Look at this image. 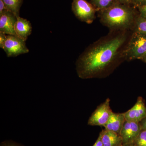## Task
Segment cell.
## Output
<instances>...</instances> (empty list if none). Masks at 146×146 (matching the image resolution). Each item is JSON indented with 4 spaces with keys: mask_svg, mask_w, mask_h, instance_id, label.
I'll return each mask as SVG.
<instances>
[{
    "mask_svg": "<svg viewBox=\"0 0 146 146\" xmlns=\"http://www.w3.org/2000/svg\"><path fill=\"white\" fill-rule=\"evenodd\" d=\"M129 30L112 31L87 47L76 62L80 78L104 77L124 59L123 52L130 36Z\"/></svg>",
    "mask_w": 146,
    "mask_h": 146,
    "instance_id": "6da1fadb",
    "label": "cell"
},
{
    "mask_svg": "<svg viewBox=\"0 0 146 146\" xmlns=\"http://www.w3.org/2000/svg\"><path fill=\"white\" fill-rule=\"evenodd\" d=\"M135 8L116 2L109 8L100 11V20L111 31L132 29L138 15Z\"/></svg>",
    "mask_w": 146,
    "mask_h": 146,
    "instance_id": "7a4b0ae2",
    "label": "cell"
},
{
    "mask_svg": "<svg viewBox=\"0 0 146 146\" xmlns=\"http://www.w3.org/2000/svg\"><path fill=\"white\" fill-rule=\"evenodd\" d=\"M146 54V34L133 31L123 52L125 60L140 59Z\"/></svg>",
    "mask_w": 146,
    "mask_h": 146,
    "instance_id": "3957f363",
    "label": "cell"
},
{
    "mask_svg": "<svg viewBox=\"0 0 146 146\" xmlns=\"http://www.w3.org/2000/svg\"><path fill=\"white\" fill-rule=\"evenodd\" d=\"M72 9L79 20L86 23H92L96 18L97 10L91 3L86 0H73Z\"/></svg>",
    "mask_w": 146,
    "mask_h": 146,
    "instance_id": "277c9868",
    "label": "cell"
},
{
    "mask_svg": "<svg viewBox=\"0 0 146 146\" xmlns=\"http://www.w3.org/2000/svg\"><path fill=\"white\" fill-rule=\"evenodd\" d=\"M9 57H16L21 54L29 52L25 42L17 36L7 35L4 44L2 48Z\"/></svg>",
    "mask_w": 146,
    "mask_h": 146,
    "instance_id": "5b68a950",
    "label": "cell"
},
{
    "mask_svg": "<svg viewBox=\"0 0 146 146\" xmlns=\"http://www.w3.org/2000/svg\"><path fill=\"white\" fill-rule=\"evenodd\" d=\"M110 100L108 98L99 106L92 113L88 121V124L92 126H104L113 112L110 107Z\"/></svg>",
    "mask_w": 146,
    "mask_h": 146,
    "instance_id": "8992f818",
    "label": "cell"
},
{
    "mask_svg": "<svg viewBox=\"0 0 146 146\" xmlns=\"http://www.w3.org/2000/svg\"><path fill=\"white\" fill-rule=\"evenodd\" d=\"M141 130L140 123L126 121L120 133L123 144H133Z\"/></svg>",
    "mask_w": 146,
    "mask_h": 146,
    "instance_id": "52a82bcc",
    "label": "cell"
},
{
    "mask_svg": "<svg viewBox=\"0 0 146 146\" xmlns=\"http://www.w3.org/2000/svg\"><path fill=\"white\" fill-rule=\"evenodd\" d=\"M126 121L140 123L146 117V107L143 98L138 97L135 104L124 113Z\"/></svg>",
    "mask_w": 146,
    "mask_h": 146,
    "instance_id": "ba28073f",
    "label": "cell"
},
{
    "mask_svg": "<svg viewBox=\"0 0 146 146\" xmlns=\"http://www.w3.org/2000/svg\"><path fill=\"white\" fill-rule=\"evenodd\" d=\"M17 17L9 11L0 15V33L16 36L14 27Z\"/></svg>",
    "mask_w": 146,
    "mask_h": 146,
    "instance_id": "9c48e42d",
    "label": "cell"
},
{
    "mask_svg": "<svg viewBox=\"0 0 146 146\" xmlns=\"http://www.w3.org/2000/svg\"><path fill=\"white\" fill-rule=\"evenodd\" d=\"M14 30L16 36L26 42L31 34L32 27L29 21L19 16L17 17Z\"/></svg>",
    "mask_w": 146,
    "mask_h": 146,
    "instance_id": "30bf717a",
    "label": "cell"
},
{
    "mask_svg": "<svg viewBox=\"0 0 146 146\" xmlns=\"http://www.w3.org/2000/svg\"><path fill=\"white\" fill-rule=\"evenodd\" d=\"M126 121L124 113H116L112 112L104 127L106 130L120 134Z\"/></svg>",
    "mask_w": 146,
    "mask_h": 146,
    "instance_id": "8fae6325",
    "label": "cell"
},
{
    "mask_svg": "<svg viewBox=\"0 0 146 146\" xmlns=\"http://www.w3.org/2000/svg\"><path fill=\"white\" fill-rule=\"evenodd\" d=\"M101 133L103 146H121L123 143L122 138L119 133L106 129Z\"/></svg>",
    "mask_w": 146,
    "mask_h": 146,
    "instance_id": "7c38bea8",
    "label": "cell"
},
{
    "mask_svg": "<svg viewBox=\"0 0 146 146\" xmlns=\"http://www.w3.org/2000/svg\"><path fill=\"white\" fill-rule=\"evenodd\" d=\"M7 8L17 17L20 16V10L23 0H3Z\"/></svg>",
    "mask_w": 146,
    "mask_h": 146,
    "instance_id": "4fadbf2b",
    "label": "cell"
},
{
    "mask_svg": "<svg viewBox=\"0 0 146 146\" xmlns=\"http://www.w3.org/2000/svg\"><path fill=\"white\" fill-rule=\"evenodd\" d=\"M116 2V0H91V4L99 11L109 8Z\"/></svg>",
    "mask_w": 146,
    "mask_h": 146,
    "instance_id": "5bb4252c",
    "label": "cell"
},
{
    "mask_svg": "<svg viewBox=\"0 0 146 146\" xmlns=\"http://www.w3.org/2000/svg\"><path fill=\"white\" fill-rule=\"evenodd\" d=\"M132 30L133 31L146 34V20L141 18L138 15Z\"/></svg>",
    "mask_w": 146,
    "mask_h": 146,
    "instance_id": "9a60e30c",
    "label": "cell"
},
{
    "mask_svg": "<svg viewBox=\"0 0 146 146\" xmlns=\"http://www.w3.org/2000/svg\"><path fill=\"white\" fill-rule=\"evenodd\" d=\"M134 146H146V130H142L134 141Z\"/></svg>",
    "mask_w": 146,
    "mask_h": 146,
    "instance_id": "2e32d148",
    "label": "cell"
},
{
    "mask_svg": "<svg viewBox=\"0 0 146 146\" xmlns=\"http://www.w3.org/2000/svg\"><path fill=\"white\" fill-rule=\"evenodd\" d=\"M138 11V16L146 20V4L137 8Z\"/></svg>",
    "mask_w": 146,
    "mask_h": 146,
    "instance_id": "e0dca14e",
    "label": "cell"
},
{
    "mask_svg": "<svg viewBox=\"0 0 146 146\" xmlns=\"http://www.w3.org/2000/svg\"><path fill=\"white\" fill-rule=\"evenodd\" d=\"M0 146H24L11 140H6L1 143Z\"/></svg>",
    "mask_w": 146,
    "mask_h": 146,
    "instance_id": "ac0fdd59",
    "label": "cell"
},
{
    "mask_svg": "<svg viewBox=\"0 0 146 146\" xmlns=\"http://www.w3.org/2000/svg\"><path fill=\"white\" fill-rule=\"evenodd\" d=\"M131 3L133 7L137 8L146 4V0H131Z\"/></svg>",
    "mask_w": 146,
    "mask_h": 146,
    "instance_id": "d6986e66",
    "label": "cell"
},
{
    "mask_svg": "<svg viewBox=\"0 0 146 146\" xmlns=\"http://www.w3.org/2000/svg\"><path fill=\"white\" fill-rule=\"evenodd\" d=\"M7 35L5 33H0V48H1L2 49L3 46L7 38Z\"/></svg>",
    "mask_w": 146,
    "mask_h": 146,
    "instance_id": "ffe728a7",
    "label": "cell"
},
{
    "mask_svg": "<svg viewBox=\"0 0 146 146\" xmlns=\"http://www.w3.org/2000/svg\"><path fill=\"white\" fill-rule=\"evenodd\" d=\"M7 11H9L3 1V0H0V15Z\"/></svg>",
    "mask_w": 146,
    "mask_h": 146,
    "instance_id": "44dd1931",
    "label": "cell"
},
{
    "mask_svg": "<svg viewBox=\"0 0 146 146\" xmlns=\"http://www.w3.org/2000/svg\"><path fill=\"white\" fill-rule=\"evenodd\" d=\"M102 133L101 132L100 133L99 136L97 139V141H96V143L94 144V145L93 146H103V143L102 141Z\"/></svg>",
    "mask_w": 146,
    "mask_h": 146,
    "instance_id": "7402d4cb",
    "label": "cell"
},
{
    "mask_svg": "<svg viewBox=\"0 0 146 146\" xmlns=\"http://www.w3.org/2000/svg\"><path fill=\"white\" fill-rule=\"evenodd\" d=\"M117 2L123 4L127 5H131V0H116Z\"/></svg>",
    "mask_w": 146,
    "mask_h": 146,
    "instance_id": "603a6c76",
    "label": "cell"
},
{
    "mask_svg": "<svg viewBox=\"0 0 146 146\" xmlns=\"http://www.w3.org/2000/svg\"><path fill=\"white\" fill-rule=\"evenodd\" d=\"M142 130H146V117L140 122Z\"/></svg>",
    "mask_w": 146,
    "mask_h": 146,
    "instance_id": "cb8c5ba5",
    "label": "cell"
},
{
    "mask_svg": "<svg viewBox=\"0 0 146 146\" xmlns=\"http://www.w3.org/2000/svg\"><path fill=\"white\" fill-rule=\"evenodd\" d=\"M141 60H142V61H143L144 63H146V54L143 57L141 58Z\"/></svg>",
    "mask_w": 146,
    "mask_h": 146,
    "instance_id": "d4e9b609",
    "label": "cell"
},
{
    "mask_svg": "<svg viewBox=\"0 0 146 146\" xmlns=\"http://www.w3.org/2000/svg\"><path fill=\"white\" fill-rule=\"evenodd\" d=\"M132 144H124V146H131L132 145Z\"/></svg>",
    "mask_w": 146,
    "mask_h": 146,
    "instance_id": "484cf974",
    "label": "cell"
}]
</instances>
